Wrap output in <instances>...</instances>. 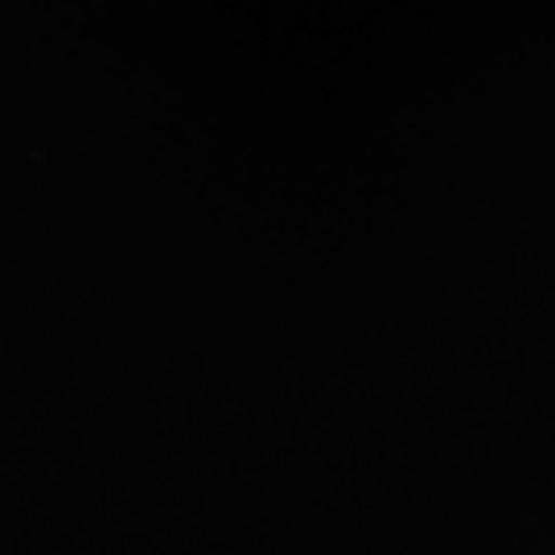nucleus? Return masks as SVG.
Segmentation results:
<instances>
[]
</instances>
